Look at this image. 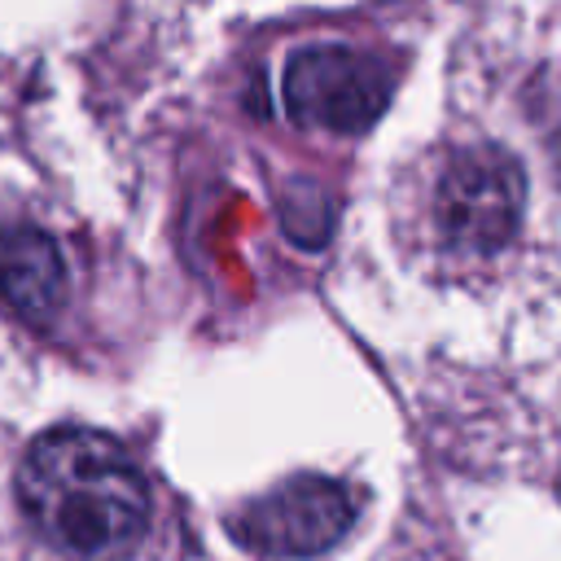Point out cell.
Wrapping results in <instances>:
<instances>
[{
	"instance_id": "6da1fadb",
	"label": "cell",
	"mask_w": 561,
	"mask_h": 561,
	"mask_svg": "<svg viewBox=\"0 0 561 561\" xmlns=\"http://www.w3.org/2000/svg\"><path fill=\"white\" fill-rule=\"evenodd\" d=\"M31 526L75 561H123L149 526V486L136 460L101 430L39 434L18 465Z\"/></svg>"
},
{
	"instance_id": "7a4b0ae2",
	"label": "cell",
	"mask_w": 561,
	"mask_h": 561,
	"mask_svg": "<svg viewBox=\"0 0 561 561\" xmlns=\"http://www.w3.org/2000/svg\"><path fill=\"white\" fill-rule=\"evenodd\" d=\"M280 96H285V110L294 123L316 127V131L359 136L386 114V105L394 96V79L381 61H373L355 48L311 44L289 57Z\"/></svg>"
},
{
	"instance_id": "3957f363",
	"label": "cell",
	"mask_w": 561,
	"mask_h": 561,
	"mask_svg": "<svg viewBox=\"0 0 561 561\" xmlns=\"http://www.w3.org/2000/svg\"><path fill=\"white\" fill-rule=\"evenodd\" d=\"M434 210L447 245L469 254H495L517 237L526 210V175L504 149L469 145L447 158Z\"/></svg>"
},
{
	"instance_id": "277c9868",
	"label": "cell",
	"mask_w": 561,
	"mask_h": 561,
	"mask_svg": "<svg viewBox=\"0 0 561 561\" xmlns=\"http://www.w3.org/2000/svg\"><path fill=\"white\" fill-rule=\"evenodd\" d=\"M355 526V495L324 473H298L232 517V535L263 557L329 552Z\"/></svg>"
},
{
	"instance_id": "5b68a950",
	"label": "cell",
	"mask_w": 561,
	"mask_h": 561,
	"mask_svg": "<svg viewBox=\"0 0 561 561\" xmlns=\"http://www.w3.org/2000/svg\"><path fill=\"white\" fill-rule=\"evenodd\" d=\"M0 298L31 324H44L61 311L66 263L48 232L13 224L0 232Z\"/></svg>"
}]
</instances>
